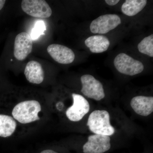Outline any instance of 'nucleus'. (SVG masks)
<instances>
[{
    "mask_svg": "<svg viewBox=\"0 0 153 153\" xmlns=\"http://www.w3.org/2000/svg\"><path fill=\"white\" fill-rule=\"evenodd\" d=\"M87 126L94 134L111 136L115 130L110 123V116L105 110H96L91 113L88 118Z\"/></svg>",
    "mask_w": 153,
    "mask_h": 153,
    "instance_id": "nucleus-1",
    "label": "nucleus"
},
{
    "mask_svg": "<svg viewBox=\"0 0 153 153\" xmlns=\"http://www.w3.org/2000/svg\"><path fill=\"white\" fill-rule=\"evenodd\" d=\"M41 110L39 102L26 100L19 102L14 107L12 114L14 119L20 123L28 124L40 119L38 113Z\"/></svg>",
    "mask_w": 153,
    "mask_h": 153,
    "instance_id": "nucleus-2",
    "label": "nucleus"
},
{
    "mask_svg": "<svg viewBox=\"0 0 153 153\" xmlns=\"http://www.w3.org/2000/svg\"><path fill=\"white\" fill-rule=\"evenodd\" d=\"M114 63L119 72L130 76L139 74L144 70V66L141 62L125 53H120L117 55L115 58Z\"/></svg>",
    "mask_w": 153,
    "mask_h": 153,
    "instance_id": "nucleus-3",
    "label": "nucleus"
},
{
    "mask_svg": "<svg viewBox=\"0 0 153 153\" xmlns=\"http://www.w3.org/2000/svg\"><path fill=\"white\" fill-rule=\"evenodd\" d=\"M82 88L81 92L88 98L100 101L105 97L103 85L90 74L82 75L80 78Z\"/></svg>",
    "mask_w": 153,
    "mask_h": 153,
    "instance_id": "nucleus-4",
    "label": "nucleus"
},
{
    "mask_svg": "<svg viewBox=\"0 0 153 153\" xmlns=\"http://www.w3.org/2000/svg\"><path fill=\"white\" fill-rule=\"evenodd\" d=\"M72 97L73 104L66 110V115L69 120L76 122L82 120L85 115L89 112L90 105L83 96L73 93Z\"/></svg>",
    "mask_w": 153,
    "mask_h": 153,
    "instance_id": "nucleus-5",
    "label": "nucleus"
},
{
    "mask_svg": "<svg viewBox=\"0 0 153 153\" xmlns=\"http://www.w3.org/2000/svg\"><path fill=\"white\" fill-rule=\"evenodd\" d=\"M110 137L93 134L88 137L82 148V153H105L111 149Z\"/></svg>",
    "mask_w": 153,
    "mask_h": 153,
    "instance_id": "nucleus-6",
    "label": "nucleus"
},
{
    "mask_svg": "<svg viewBox=\"0 0 153 153\" xmlns=\"http://www.w3.org/2000/svg\"><path fill=\"white\" fill-rule=\"evenodd\" d=\"M22 8L29 16L39 19L49 18L52 14L51 7L43 0H23Z\"/></svg>",
    "mask_w": 153,
    "mask_h": 153,
    "instance_id": "nucleus-7",
    "label": "nucleus"
},
{
    "mask_svg": "<svg viewBox=\"0 0 153 153\" xmlns=\"http://www.w3.org/2000/svg\"><path fill=\"white\" fill-rule=\"evenodd\" d=\"M121 23L120 18L117 15H102L92 21L90 26V31L94 34H106L116 28Z\"/></svg>",
    "mask_w": 153,
    "mask_h": 153,
    "instance_id": "nucleus-8",
    "label": "nucleus"
},
{
    "mask_svg": "<svg viewBox=\"0 0 153 153\" xmlns=\"http://www.w3.org/2000/svg\"><path fill=\"white\" fill-rule=\"evenodd\" d=\"M33 40L30 34L26 32L19 33L15 38L14 55L17 60H25L32 52Z\"/></svg>",
    "mask_w": 153,
    "mask_h": 153,
    "instance_id": "nucleus-9",
    "label": "nucleus"
},
{
    "mask_svg": "<svg viewBox=\"0 0 153 153\" xmlns=\"http://www.w3.org/2000/svg\"><path fill=\"white\" fill-rule=\"evenodd\" d=\"M47 52L51 57L60 64H70L75 58L74 52L68 47L57 44H52L47 47Z\"/></svg>",
    "mask_w": 153,
    "mask_h": 153,
    "instance_id": "nucleus-10",
    "label": "nucleus"
},
{
    "mask_svg": "<svg viewBox=\"0 0 153 153\" xmlns=\"http://www.w3.org/2000/svg\"><path fill=\"white\" fill-rule=\"evenodd\" d=\"M130 105L137 114L147 117L153 112V97L137 96L132 98Z\"/></svg>",
    "mask_w": 153,
    "mask_h": 153,
    "instance_id": "nucleus-11",
    "label": "nucleus"
},
{
    "mask_svg": "<svg viewBox=\"0 0 153 153\" xmlns=\"http://www.w3.org/2000/svg\"><path fill=\"white\" fill-rule=\"evenodd\" d=\"M25 74L27 80L33 84H40L44 81V72L39 62L31 60L26 65Z\"/></svg>",
    "mask_w": 153,
    "mask_h": 153,
    "instance_id": "nucleus-12",
    "label": "nucleus"
},
{
    "mask_svg": "<svg viewBox=\"0 0 153 153\" xmlns=\"http://www.w3.org/2000/svg\"><path fill=\"white\" fill-rule=\"evenodd\" d=\"M86 47L89 48L92 53H100L106 51L110 46L108 38L103 36H91L85 40Z\"/></svg>",
    "mask_w": 153,
    "mask_h": 153,
    "instance_id": "nucleus-13",
    "label": "nucleus"
},
{
    "mask_svg": "<svg viewBox=\"0 0 153 153\" xmlns=\"http://www.w3.org/2000/svg\"><path fill=\"white\" fill-rule=\"evenodd\" d=\"M17 124L14 119L7 115L0 114V137H7L14 133Z\"/></svg>",
    "mask_w": 153,
    "mask_h": 153,
    "instance_id": "nucleus-14",
    "label": "nucleus"
},
{
    "mask_svg": "<svg viewBox=\"0 0 153 153\" xmlns=\"http://www.w3.org/2000/svg\"><path fill=\"white\" fill-rule=\"evenodd\" d=\"M146 0H126L121 7V10L125 15L133 16L140 13L146 5Z\"/></svg>",
    "mask_w": 153,
    "mask_h": 153,
    "instance_id": "nucleus-15",
    "label": "nucleus"
},
{
    "mask_svg": "<svg viewBox=\"0 0 153 153\" xmlns=\"http://www.w3.org/2000/svg\"><path fill=\"white\" fill-rule=\"evenodd\" d=\"M140 53L153 57V35L144 38L137 46Z\"/></svg>",
    "mask_w": 153,
    "mask_h": 153,
    "instance_id": "nucleus-16",
    "label": "nucleus"
},
{
    "mask_svg": "<svg viewBox=\"0 0 153 153\" xmlns=\"http://www.w3.org/2000/svg\"><path fill=\"white\" fill-rule=\"evenodd\" d=\"M46 30V26L44 21H37L31 32L30 36L32 40H37L41 35H44Z\"/></svg>",
    "mask_w": 153,
    "mask_h": 153,
    "instance_id": "nucleus-17",
    "label": "nucleus"
},
{
    "mask_svg": "<svg viewBox=\"0 0 153 153\" xmlns=\"http://www.w3.org/2000/svg\"><path fill=\"white\" fill-rule=\"evenodd\" d=\"M119 1V0H106L105 1L106 4L110 6H114L115 5L117 4Z\"/></svg>",
    "mask_w": 153,
    "mask_h": 153,
    "instance_id": "nucleus-18",
    "label": "nucleus"
},
{
    "mask_svg": "<svg viewBox=\"0 0 153 153\" xmlns=\"http://www.w3.org/2000/svg\"><path fill=\"white\" fill-rule=\"evenodd\" d=\"M40 153H58L55 151L52 150L47 149L43 151Z\"/></svg>",
    "mask_w": 153,
    "mask_h": 153,
    "instance_id": "nucleus-19",
    "label": "nucleus"
},
{
    "mask_svg": "<svg viewBox=\"0 0 153 153\" xmlns=\"http://www.w3.org/2000/svg\"><path fill=\"white\" fill-rule=\"evenodd\" d=\"M6 2V1L5 0H0V11L4 7Z\"/></svg>",
    "mask_w": 153,
    "mask_h": 153,
    "instance_id": "nucleus-20",
    "label": "nucleus"
}]
</instances>
